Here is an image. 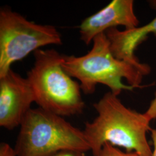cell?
Segmentation results:
<instances>
[{
    "mask_svg": "<svg viewBox=\"0 0 156 156\" xmlns=\"http://www.w3.org/2000/svg\"><path fill=\"white\" fill-rule=\"evenodd\" d=\"M97 116L86 122L83 129L93 156H97L106 143L135 152L139 156H152L146 134L151 120L125 106L116 95L106 93L93 104Z\"/></svg>",
    "mask_w": 156,
    "mask_h": 156,
    "instance_id": "1",
    "label": "cell"
},
{
    "mask_svg": "<svg viewBox=\"0 0 156 156\" xmlns=\"http://www.w3.org/2000/svg\"><path fill=\"white\" fill-rule=\"evenodd\" d=\"M62 66L71 77L79 81L82 91L86 95L93 94L98 84L106 86L117 96L124 90L141 88L144 76L151 71L147 64L139 67L116 58L105 33L95 37L86 55H63Z\"/></svg>",
    "mask_w": 156,
    "mask_h": 156,
    "instance_id": "2",
    "label": "cell"
},
{
    "mask_svg": "<svg viewBox=\"0 0 156 156\" xmlns=\"http://www.w3.org/2000/svg\"><path fill=\"white\" fill-rule=\"evenodd\" d=\"M33 67L27 79L39 108L62 117L82 113L85 104L80 84L62 66L63 55L54 49L34 52Z\"/></svg>",
    "mask_w": 156,
    "mask_h": 156,
    "instance_id": "3",
    "label": "cell"
},
{
    "mask_svg": "<svg viewBox=\"0 0 156 156\" xmlns=\"http://www.w3.org/2000/svg\"><path fill=\"white\" fill-rule=\"evenodd\" d=\"M17 156H51L62 151H90L83 130L41 108L24 118L15 142Z\"/></svg>",
    "mask_w": 156,
    "mask_h": 156,
    "instance_id": "4",
    "label": "cell"
},
{
    "mask_svg": "<svg viewBox=\"0 0 156 156\" xmlns=\"http://www.w3.org/2000/svg\"><path fill=\"white\" fill-rule=\"evenodd\" d=\"M62 35L51 25L28 20L8 8L0 10V77L12 65L41 48L62 45Z\"/></svg>",
    "mask_w": 156,
    "mask_h": 156,
    "instance_id": "5",
    "label": "cell"
},
{
    "mask_svg": "<svg viewBox=\"0 0 156 156\" xmlns=\"http://www.w3.org/2000/svg\"><path fill=\"white\" fill-rule=\"evenodd\" d=\"M35 101L28 79L10 69L0 77V126L9 130L20 126Z\"/></svg>",
    "mask_w": 156,
    "mask_h": 156,
    "instance_id": "6",
    "label": "cell"
},
{
    "mask_svg": "<svg viewBox=\"0 0 156 156\" xmlns=\"http://www.w3.org/2000/svg\"><path fill=\"white\" fill-rule=\"evenodd\" d=\"M133 0H113L93 15L85 18L79 26L80 39L86 45L96 36L117 26L131 29L139 26Z\"/></svg>",
    "mask_w": 156,
    "mask_h": 156,
    "instance_id": "7",
    "label": "cell"
},
{
    "mask_svg": "<svg viewBox=\"0 0 156 156\" xmlns=\"http://www.w3.org/2000/svg\"><path fill=\"white\" fill-rule=\"evenodd\" d=\"M156 8V1L151 2ZM109 41L112 52L117 59L129 62L134 65L142 67L146 64L141 63L134 54L135 50L141 42L152 34L156 38V16L143 26H138L121 31L112 28L105 33Z\"/></svg>",
    "mask_w": 156,
    "mask_h": 156,
    "instance_id": "8",
    "label": "cell"
},
{
    "mask_svg": "<svg viewBox=\"0 0 156 156\" xmlns=\"http://www.w3.org/2000/svg\"><path fill=\"white\" fill-rule=\"evenodd\" d=\"M97 156H139L135 152H124L116 147L106 143L103 146Z\"/></svg>",
    "mask_w": 156,
    "mask_h": 156,
    "instance_id": "9",
    "label": "cell"
},
{
    "mask_svg": "<svg viewBox=\"0 0 156 156\" xmlns=\"http://www.w3.org/2000/svg\"><path fill=\"white\" fill-rule=\"evenodd\" d=\"M0 156H17L13 147L6 142L0 144Z\"/></svg>",
    "mask_w": 156,
    "mask_h": 156,
    "instance_id": "10",
    "label": "cell"
},
{
    "mask_svg": "<svg viewBox=\"0 0 156 156\" xmlns=\"http://www.w3.org/2000/svg\"><path fill=\"white\" fill-rule=\"evenodd\" d=\"M145 114L151 121L156 119V93L154 98L151 101V104Z\"/></svg>",
    "mask_w": 156,
    "mask_h": 156,
    "instance_id": "11",
    "label": "cell"
},
{
    "mask_svg": "<svg viewBox=\"0 0 156 156\" xmlns=\"http://www.w3.org/2000/svg\"><path fill=\"white\" fill-rule=\"evenodd\" d=\"M86 153L83 151L69 150L62 151L51 156H87Z\"/></svg>",
    "mask_w": 156,
    "mask_h": 156,
    "instance_id": "12",
    "label": "cell"
},
{
    "mask_svg": "<svg viewBox=\"0 0 156 156\" xmlns=\"http://www.w3.org/2000/svg\"><path fill=\"white\" fill-rule=\"evenodd\" d=\"M151 138L154 145V150L152 153V156H156V129H151Z\"/></svg>",
    "mask_w": 156,
    "mask_h": 156,
    "instance_id": "13",
    "label": "cell"
}]
</instances>
